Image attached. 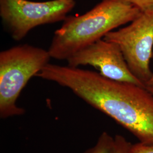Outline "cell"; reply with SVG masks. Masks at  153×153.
<instances>
[{
    "instance_id": "3",
    "label": "cell",
    "mask_w": 153,
    "mask_h": 153,
    "mask_svg": "<svg viewBox=\"0 0 153 153\" xmlns=\"http://www.w3.org/2000/svg\"><path fill=\"white\" fill-rule=\"evenodd\" d=\"M48 51L28 44L0 52V117L23 115L16 100L29 80L49 64Z\"/></svg>"
},
{
    "instance_id": "9",
    "label": "cell",
    "mask_w": 153,
    "mask_h": 153,
    "mask_svg": "<svg viewBox=\"0 0 153 153\" xmlns=\"http://www.w3.org/2000/svg\"><path fill=\"white\" fill-rule=\"evenodd\" d=\"M137 7L141 12L153 10V0H126Z\"/></svg>"
},
{
    "instance_id": "11",
    "label": "cell",
    "mask_w": 153,
    "mask_h": 153,
    "mask_svg": "<svg viewBox=\"0 0 153 153\" xmlns=\"http://www.w3.org/2000/svg\"><path fill=\"white\" fill-rule=\"evenodd\" d=\"M152 57H153V53ZM146 88H153V71L152 78H150V80L148 81V83H146Z\"/></svg>"
},
{
    "instance_id": "1",
    "label": "cell",
    "mask_w": 153,
    "mask_h": 153,
    "mask_svg": "<svg viewBox=\"0 0 153 153\" xmlns=\"http://www.w3.org/2000/svg\"><path fill=\"white\" fill-rule=\"evenodd\" d=\"M36 76L69 88L140 142L153 145V94L147 88L114 81L95 71L49 63Z\"/></svg>"
},
{
    "instance_id": "12",
    "label": "cell",
    "mask_w": 153,
    "mask_h": 153,
    "mask_svg": "<svg viewBox=\"0 0 153 153\" xmlns=\"http://www.w3.org/2000/svg\"><path fill=\"white\" fill-rule=\"evenodd\" d=\"M147 88L153 94V88Z\"/></svg>"
},
{
    "instance_id": "10",
    "label": "cell",
    "mask_w": 153,
    "mask_h": 153,
    "mask_svg": "<svg viewBox=\"0 0 153 153\" xmlns=\"http://www.w3.org/2000/svg\"><path fill=\"white\" fill-rule=\"evenodd\" d=\"M130 153H153V145L139 142L131 144Z\"/></svg>"
},
{
    "instance_id": "7",
    "label": "cell",
    "mask_w": 153,
    "mask_h": 153,
    "mask_svg": "<svg viewBox=\"0 0 153 153\" xmlns=\"http://www.w3.org/2000/svg\"><path fill=\"white\" fill-rule=\"evenodd\" d=\"M114 143V138L103 131L99 137L97 143L83 153H111Z\"/></svg>"
},
{
    "instance_id": "5",
    "label": "cell",
    "mask_w": 153,
    "mask_h": 153,
    "mask_svg": "<svg viewBox=\"0 0 153 153\" xmlns=\"http://www.w3.org/2000/svg\"><path fill=\"white\" fill-rule=\"evenodd\" d=\"M130 23L107 33L103 39L119 46L131 71L146 86L153 74L150 61L153 56V10L142 12Z\"/></svg>"
},
{
    "instance_id": "8",
    "label": "cell",
    "mask_w": 153,
    "mask_h": 153,
    "mask_svg": "<svg viewBox=\"0 0 153 153\" xmlns=\"http://www.w3.org/2000/svg\"><path fill=\"white\" fill-rule=\"evenodd\" d=\"M131 144L123 136L117 134L114 138L111 153H130Z\"/></svg>"
},
{
    "instance_id": "2",
    "label": "cell",
    "mask_w": 153,
    "mask_h": 153,
    "mask_svg": "<svg viewBox=\"0 0 153 153\" xmlns=\"http://www.w3.org/2000/svg\"><path fill=\"white\" fill-rule=\"evenodd\" d=\"M141 13L126 0H102L82 15L67 16L54 33L49 55L55 59L67 60L113 30L132 22Z\"/></svg>"
},
{
    "instance_id": "6",
    "label": "cell",
    "mask_w": 153,
    "mask_h": 153,
    "mask_svg": "<svg viewBox=\"0 0 153 153\" xmlns=\"http://www.w3.org/2000/svg\"><path fill=\"white\" fill-rule=\"evenodd\" d=\"M67 61L71 67L92 66L105 78L146 88L130 71L119 46L104 39L81 49Z\"/></svg>"
},
{
    "instance_id": "4",
    "label": "cell",
    "mask_w": 153,
    "mask_h": 153,
    "mask_svg": "<svg viewBox=\"0 0 153 153\" xmlns=\"http://www.w3.org/2000/svg\"><path fill=\"white\" fill-rule=\"evenodd\" d=\"M75 6V0H0V16L11 38L20 41L33 28L64 21Z\"/></svg>"
}]
</instances>
